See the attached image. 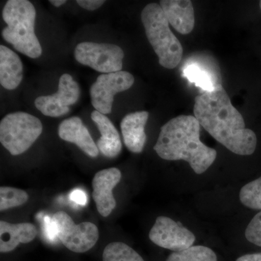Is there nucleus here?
Listing matches in <instances>:
<instances>
[{
  "mask_svg": "<svg viewBox=\"0 0 261 261\" xmlns=\"http://www.w3.org/2000/svg\"><path fill=\"white\" fill-rule=\"evenodd\" d=\"M194 114L200 126L233 153L250 155L255 152L256 135L245 127L243 116L233 107L223 86L197 96Z\"/></svg>",
  "mask_w": 261,
  "mask_h": 261,
  "instance_id": "nucleus-1",
  "label": "nucleus"
},
{
  "mask_svg": "<svg viewBox=\"0 0 261 261\" xmlns=\"http://www.w3.org/2000/svg\"><path fill=\"white\" fill-rule=\"evenodd\" d=\"M200 123L195 116L181 115L163 125L154 150L166 161H185L197 174L205 173L217 157V151L200 140Z\"/></svg>",
  "mask_w": 261,
  "mask_h": 261,
  "instance_id": "nucleus-2",
  "label": "nucleus"
},
{
  "mask_svg": "<svg viewBox=\"0 0 261 261\" xmlns=\"http://www.w3.org/2000/svg\"><path fill=\"white\" fill-rule=\"evenodd\" d=\"M35 8L28 0H9L3 11L7 23L2 36L15 49L31 58H37L42 48L34 32Z\"/></svg>",
  "mask_w": 261,
  "mask_h": 261,
  "instance_id": "nucleus-3",
  "label": "nucleus"
},
{
  "mask_svg": "<svg viewBox=\"0 0 261 261\" xmlns=\"http://www.w3.org/2000/svg\"><path fill=\"white\" fill-rule=\"evenodd\" d=\"M146 35L163 68L173 69L183 57V47L171 32L168 19L161 5L150 3L142 10L141 14Z\"/></svg>",
  "mask_w": 261,
  "mask_h": 261,
  "instance_id": "nucleus-4",
  "label": "nucleus"
},
{
  "mask_svg": "<svg viewBox=\"0 0 261 261\" xmlns=\"http://www.w3.org/2000/svg\"><path fill=\"white\" fill-rule=\"evenodd\" d=\"M42 122L29 113H10L0 123V142L13 155L28 150L42 133Z\"/></svg>",
  "mask_w": 261,
  "mask_h": 261,
  "instance_id": "nucleus-5",
  "label": "nucleus"
},
{
  "mask_svg": "<svg viewBox=\"0 0 261 261\" xmlns=\"http://www.w3.org/2000/svg\"><path fill=\"white\" fill-rule=\"evenodd\" d=\"M51 219L58 238L70 251L76 253L89 251L99 240V230L92 223L75 224L69 215L63 211L56 213Z\"/></svg>",
  "mask_w": 261,
  "mask_h": 261,
  "instance_id": "nucleus-6",
  "label": "nucleus"
},
{
  "mask_svg": "<svg viewBox=\"0 0 261 261\" xmlns=\"http://www.w3.org/2000/svg\"><path fill=\"white\" fill-rule=\"evenodd\" d=\"M74 56L81 64L105 74L121 71L124 53L116 44L85 42L76 46Z\"/></svg>",
  "mask_w": 261,
  "mask_h": 261,
  "instance_id": "nucleus-7",
  "label": "nucleus"
},
{
  "mask_svg": "<svg viewBox=\"0 0 261 261\" xmlns=\"http://www.w3.org/2000/svg\"><path fill=\"white\" fill-rule=\"evenodd\" d=\"M134 83L133 75L123 70L99 75L90 88L91 100L95 111L104 115L110 114L114 96L130 89Z\"/></svg>",
  "mask_w": 261,
  "mask_h": 261,
  "instance_id": "nucleus-8",
  "label": "nucleus"
},
{
  "mask_svg": "<svg viewBox=\"0 0 261 261\" xmlns=\"http://www.w3.org/2000/svg\"><path fill=\"white\" fill-rule=\"evenodd\" d=\"M149 238L158 246L181 251L193 246L195 235L180 222L166 216H159L149 233Z\"/></svg>",
  "mask_w": 261,
  "mask_h": 261,
  "instance_id": "nucleus-9",
  "label": "nucleus"
},
{
  "mask_svg": "<svg viewBox=\"0 0 261 261\" xmlns=\"http://www.w3.org/2000/svg\"><path fill=\"white\" fill-rule=\"evenodd\" d=\"M80 95L79 84L68 73L62 75L56 94L41 96L34 101L36 108L44 116L60 117L70 111L69 106L78 101Z\"/></svg>",
  "mask_w": 261,
  "mask_h": 261,
  "instance_id": "nucleus-10",
  "label": "nucleus"
},
{
  "mask_svg": "<svg viewBox=\"0 0 261 261\" xmlns=\"http://www.w3.org/2000/svg\"><path fill=\"white\" fill-rule=\"evenodd\" d=\"M182 76L203 92H211L221 84L219 66L214 58L199 53L189 58L182 68Z\"/></svg>",
  "mask_w": 261,
  "mask_h": 261,
  "instance_id": "nucleus-11",
  "label": "nucleus"
},
{
  "mask_svg": "<svg viewBox=\"0 0 261 261\" xmlns=\"http://www.w3.org/2000/svg\"><path fill=\"white\" fill-rule=\"evenodd\" d=\"M121 179V172L118 168H110L98 171L92 180V197L98 213L108 217L114 210L116 201L113 190Z\"/></svg>",
  "mask_w": 261,
  "mask_h": 261,
  "instance_id": "nucleus-12",
  "label": "nucleus"
},
{
  "mask_svg": "<svg viewBox=\"0 0 261 261\" xmlns=\"http://www.w3.org/2000/svg\"><path fill=\"white\" fill-rule=\"evenodd\" d=\"M58 135L61 140L75 144L91 158L99 155V149L79 117H72L62 121L58 128Z\"/></svg>",
  "mask_w": 261,
  "mask_h": 261,
  "instance_id": "nucleus-13",
  "label": "nucleus"
},
{
  "mask_svg": "<svg viewBox=\"0 0 261 261\" xmlns=\"http://www.w3.org/2000/svg\"><path fill=\"white\" fill-rule=\"evenodd\" d=\"M148 118V112L139 111L128 113L121 121V129L125 145L134 153L143 151L147 141L145 127Z\"/></svg>",
  "mask_w": 261,
  "mask_h": 261,
  "instance_id": "nucleus-14",
  "label": "nucleus"
},
{
  "mask_svg": "<svg viewBox=\"0 0 261 261\" xmlns=\"http://www.w3.org/2000/svg\"><path fill=\"white\" fill-rule=\"evenodd\" d=\"M168 23L180 34H190L195 27V11L189 0H162L160 3Z\"/></svg>",
  "mask_w": 261,
  "mask_h": 261,
  "instance_id": "nucleus-15",
  "label": "nucleus"
},
{
  "mask_svg": "<svg viewBox=\"0 0 261 261\" xmlns=\"http://www.w3.org/2000/svg\"><path fill=\"white\" fill-rule=\"evenodd\" d=\"M37 228L30 223L10 224L0 221V252L7 253L14 250L19 244L32 242L37 235Z\"/></svg>",
  "mask_w": 261,
  "mask_h": 261,
  "instance_id": "nucleus-16",
  "label": "nucleus"
},
{
  "mask_svg": "<svg viewBox=\"0 0 261 261\" xmlns=\"http://www.w3.org/2000/svg\"><path fill=\"white\" fill-rule=\"evenodd\" d=\"M91 118L101 134L97 142L98 149L106 157L116 158L122 149L121 138L116 127L106 115L97 111L92 113Z\"/></svg>",
  "mask_w": 261,
  "mask_h": 261,
  "instance_id": "nucleus-17",
  "label": "nucleus"
},
{
  "mask_svg": "<svg viewBox=\"0 0 261 261\" xmlns=\"http://www.w3.org/2000/svg\"><path fill=\"white\" fill-rule=\"evenodd\" d=\"M23 80V64L18 55L4 45L0 46V84L13 90Z\"/></svg>",
  "mask_w": 261,
  "mask_h": 261,
  "instance_id": "nucleus-18",
  "label": "nucleus"
},
{
  "mask_svg": "<svg viewBox=\"0 0 261 261\" xmlns=\"http://www.w3.org/2000/svg\"><path fill=\"white\" fill-rule=\"evenodd\" d=\"M103 261H145L138 252L121 242L108 244L103 250Z\"/></svg>",
  "mask_w": 261,
  "mask_h": 261,
  "instance_id": "nucleus-19",
  "label": "nucleus"
},
{
  "mask_svg": "<svg viewBox=\"0 0 261 261\" xmlns=\"http://www.w3.org/2000/svg\"><path fill=\"white\" fill-rule=\"evenodd\" d=\"M166 261H217V255L209 247L195 245L172 252Z\"/></svg>",
  "mask_w": 261,
  "mask_h": 261,
  "instance_id": "nucleus-20",
  "label": "nucleus"
},
{
  "mask_svg": "<svg viewBox=\"0 0 261 261\" xmlns=\"http://www.w3.org/2000/svg\"><path fill=\"white\" fill-rule=\"evenodd\" d=\"M240 200L248 208L261 210V176L249 182L241 189Z\"/></svg>",
  "mask_w": 261,
  "mask_h": 261,
  "instance_id": "nucleus-21",
  "label": "nucleus"
},
{
  "mask_svg": "<svg viewBox=\"0 0 261 261\" xmlns=\"http://www.w3.org/2000/svg\"><path fill=\"white\" fill-rule=\"evenodd\" d=\"M29 200L27 192L10 187L0 188V211H4L23 205Z\"/></svg>",
  "mask_w": 261,
  "mask_h": 261,
  "instance_id": "nucleus-22",
  "label": "nucleus"
},
{
  "mask_svg": "<svg viewBox=\"0 0 261 261\" xmlns=\"http://www.w3.org/2000/svg\"><path fill=\"white\" fill-rule=\"evenodd\" d=\"M245 234L250 243L261 247V211L247 225Z\"/></svg>",
  "mask_w": 261,
  "mask_h": 261,
  "instance_id": "nucleus-23",
  "label": "nucleus"
},
{
  "mask_svg": "<svg viewBox=\"0 0 261 261\" xmlns=\"http://www.w3.org/2000/svg\"><path fill=\"white\" fill-rule=\"evenodd\" d=\"M43 229H44V236L51 242L56 241L57 231L56 226L53 222V219L49 216H45L43 218Z\"/></svg>",
  "mask_w": 261,
  "mask_h": 261,
  "instance_id": "nucleus-24",
  "label": "nucleus"
},
{
  "mask_svg": "<svg viewBox=\"0 0 261 261\" xmlns=\"http://www.w3.org/2000/svg\"><path fill=\"white\" fill-rule=\"evenodd\" d=\"M76 3L84 9L93 11V10L100 8L106 3V1H103V0L102 1V0H77Z\"/></svg>",
  "mask_w": 261,
  "mask_h": 261,
  "instance_id": "nucleus-25",
  "label": "nucleus"
},
{
  "mask_svg": "<svg viewBox=\"0 0 261 261\" xmlns=\"http://www.w3.org/2000/svg\"><path fill=\"white\" fill-rule=\"evenodd\" d=\"M70 200L80 205H85L87 203V196L82 190H75L70 193Z\"/></svg>",
  "mask_w": 261,
  "mask_h": 261,
  "instance_id": "nucleus-26",
  "label": "nucleus"
},
{
  "mask_svg": "<svg viewBox=\"0 0 261 261\" xmlns=\"http://www.w3.org/2000/svg\"><path fill=\"white\" fill-rule=\"evenodd\" d=\"M236 261H261V253L247 254L239 257Z\"/></svg>",
  "mask_w": 261,
  "mask_h": 261,
  "instance_id": "nucleus-27",
  "label": "nucleus"
},
{
  "mask_svg": "<svg viewBox=\"0 0 261 261\" xmlns=\"http://www.w3.org/2000/svg\"><path fill=\"white\" fill-rule=\"evenodd\" d=\"M49 3H50L51 5H54L55 7L58 8V7H61V5L66 3V0H50Z\"/></svg>",
  "mask_w": 261,
  "mask_h": 261,
  "instance_id": "nucleus-28",
  "label": "nucleus"
},
{
  "mask_svg": "<svg viewBox=\"0 0 261 261\" xmlns=\"http://www.w3.org/2000/svg\"><path fill=\"white\" fill-rule=\"evenodd\" d=\"M259 5H260V8L261 10V1H260V3H259Z\"/></svg>",
  "mask_w": 261,
  "mask_h": 261,
  "instance_id": "nucleus-29",
  "label": "nucleus"
}]
</instances>
